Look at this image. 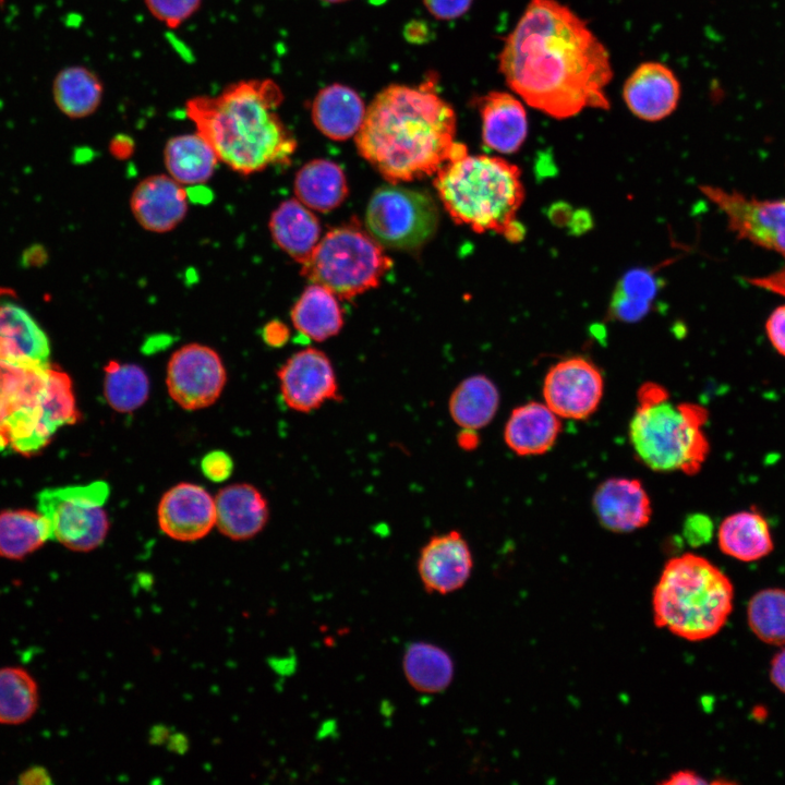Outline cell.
Wrapping results in <instances>:
<instances>
[{"label": "cell", "instance_id": "6da1fadb", "mask_svg": "<svg viewBox=\"0 0 785 785\" xmlns=\"http://www.w3.org/2000/svg\"><path fill=\"white\" fill-rule=\"evenodd\" d=\"M498 62L509 88L554 119L609 108V53L583 20L556 0H530Z\"/></svg>", "mask_w": 785, "mask_h": 785}, {"label": "cell", "instance_id": "7a4b0ae2", "mask_svg": "<svg viewBox=\"0 0 785 785\" xmlns=\"http://www.w3.org/2000/svg\"><path fill=\"white\" fill-rule=\"evenodd\" d=\"M456 114L436 90V78L418 86L392 84L379 92L355 134L359 154L397 183L436 173L467 154L455 141Z\"/></svg>", "mask_w": 785, "mask_h": 785}, {"label": "cell", "instance_id": "3957f363", "mask_svg": "<svg viewBox=\"0 0 785 785\" xmlns=\"http://www.w3.org/2000/svg\"><path fill=\"white\" fill-rule=\"evenodd\" d=\"M282 99L271 80L240 81L216 96L189 99L185 113L220 161L251 174L289 162L295 150V138L276 112Z\"/></svg>", "mask_w": 785, "mask_h": 785}, {"label": "cell", "instance_id": "277c9868", "mask_svg": "<svg viewBox=\"0 0 785 785\" xmlns=\"http://www.w3.org/2000/svg\"><path fill=\"white\" fill-rule=\"evenodd\" d=\"M78 420L70 376L52 364L0 360V452L40 451L57 430Z\"/></svg>", "mask_w": 785, "mask_h": 785}, {"label": "cell", "instance_id": "5b68a950", "mask_svg": "<svg viewBox=\"0 0 785 785\" xmlns=\"http://www.w3.org/2000/svg\"><path fill=\"white\" fill-rule=\"evenodd\" d=\"M434 185L450 217L475 232L494 231L512 242L523 237L517 213L524 198L519 168L499 157L464 155L447 161Z\"/></svg>", "mask_w": 785, "mask_h": 785}, {"label": "cell", "instance_id": "8992f818", "mask_svg": "<svg viewBox=\"0 0 785 785\" xmlns=\"http://www.w3.org/2000/svg\"><path fill=\"white\" fill-rule=\"evenodd\" d=\"M734 606L729 578L703 556L685 553L664 565L654 588V624L688 641L717 635Z\"/></svg>", "mask_w": 785, "mask_h": 785}, {"label": "cell", "instance_id": "52a82bcc", "mask_svg": "<svg viewBox=\"0 0 785 785\" xmlns=\"http://www.w3.org/2000/svg\"><path fill=\"white\" fill-rule=\"evenodd\" d=\"M629 423L630 444L648 468L659 472H698L709 454L702 430L708 411L696 403L675 402L656 383H644Z\"/></svg>", "mask_w": 785, "mask_h": 785}, {"label": "cell", "instance_id": "ba28073f", "mask_svg": "<svg viewBox=\"0 0 785 785\" xmlns=\"http://www.w3.org/2000/svg\"><path fill=\"white\" fill-rule=\"evenodd\" d=\"M391 259L382 245L357 226L328 231L302 265V274L335 295L351 299L378 286Z\"/></svg>", "mask_w": 785, "mask_h": 785}, {"label": "cell", "instance_id": "9c48e42d", "mask_svg": "<svg viewBox=\"0 0 785 785\" xmlns=\"http://www.w3.org/2000/svg\"><path fill=\"white\" fill-rule=\"evenodd\" d=\"M109 486L104 481L45 488L37 494V511L46 519L50 541L74 552H90L105 541L109 519L104 508Z\"/></svg>", "mask_w": 785, "mask_h": 785}, {"label": "cell", "instance_id": "30bf717a", "mask_svg": "<svg viewBox=\"0 0 785 785\" xmlns=\"http://www.w3.org/2000/svg\"><path fill=\"white\" fill-rule=\"evenodd\" d=\"M438 222V207L428 193L397 184L377 189L365 214L369 233L382 246L402 251L423 246Z\"/></svg>", "mask_w": 785, "mask_h": 785}, {"label": "cell", "instance_id": "8fae6325", "mask_svg": "<svg viewBox=\"0 0 785 785\" xmlns=\"http://www.w3.org/2000/svg\"><path fill=\"white\" fill-rule=\"evenodd\" d=\"M699 189L724 214L728 229L737 238L785 258V198H756L710 184Z\"/></svg>", "mask_w": 785, "mask_h": 785}, {"label": "cell", "instance_id": "7c38bea8", "mask_svg": "<svg viewBox=\"0 0 785 785\" xmlns=\"http://www.w3.org/2000/svg\"><path fill=\"white\" fill-rule=\"evenodd\" d=\"M226 381L221 358L204 345L189 343L179 348L167 365L168 392L185 410H198L215 403Z\"/></svg>", "mask_w": 785, "mask_h": 785}, {"label": "cell", "instance_id": "4fadbf2b", "mask_svg": "<svg viewBox=\"0 0 785 785\" xmlns=\"http://www.w3.org/2000/svg\"><path fill=\"white\" fill-rule=\"evenodd\" d=\"M277 377L282 400L293 411L310 413L341 400L335 367L329 357L316 348L293 353L278 369Z\"/></svg>", "mask_w": 785, "mask_h": 785}, {"label": "cell", "instance_id": "5bb4252c", "mask_svg": "<svg viewBox=\"0 0 785 785\" xmlns=\"http://www.w3.org/2000/svg\"><path fill=\"white\" fill-rule=\"evenodd\" d=\"M604 378L589 359L571 357L555 363L543 383L544 402L560 418L582 420L601 403Z\"/></svg>", "mask_w": 785, "mask_h": 785}, {"label": "cell", "instance_id": "9a60e30c", "mask_svg": "<svg viewBox=\"0 0 785 785\" xmlns=\"http://www.w3.org/2000/svg\"><path fill=\"white\" fill-rule=\"evenodd\" d=\"M469 543L458 530L432 535L421 547L416 570L430 594L447 595L462 589L473 570Z\"/></svg>", "mask_w": 785, "mask_h": 785}, {"label": "cell", "instance_id": "2e32d148", "mask_svg": "<svg viewBox=\"0 0 785 785\" xmlns=\"http://www.w3.org/2000/svg\"><path fill=\"white\" fill-rule=\"evenodd\" d=\"M157 517L159 528L169 538L197 541L216 526L215 498L201 485L179 483L162 495Z\"/></svg>", "mask_w": 785, "mask_h": 785}, {"label": "cell", "instance_id": "e0dca14e", "mask_svg": "<svg viewBox=\"0 0 785 785\" xmlns=\"http://www.w3.org/2000/svg\"><path fill=\"white\" fill-rule=\"evenodd\" d=\"M49 357L45 331L22 306L13 290L0 288V360L48 365Z\"/></svg>", "mask_w": 785, "mask_h": 785}, {"label": "cell", "instance_id": "ac0fdd59", "mask_svg": "<svg viewBox=\"0 0 785 785\" xmlns=\"http://www.w3.org/2000/svg\"><path fill=\"white\" fill-rule=\"evenodd\" d=\"M623 97L637 118L655 122L665 119L677 108L680 83L665 64L644 62L626 80Z\"/></svg>", "mask_w": 785, "mask_h": 785}, {"label": "cell", "instance_id": "d6986e66", "mask_svg": "<svg viewBox=\"0 0 785 785\" xmlns=\"http://www.w3.org/2000/svg\"><path fill=\"white\" fill-rule=\"evenodd\" d=\"M592 505L600 523L616 533L641 529L652 516L650 497L637 479L605 480L595 490Z\"/></svg>", "mask_w": 785, "mask_h": 785}, {"label": "cell", "instance_id": "ffe728a7", "mask_svg": "<svg viewBox=\"0 0 785 785\" xmlns=\"http://www.w3.org/2000/svg\"><path fill=\"white\" fill-rule=\"evenodd\" d=\"M131 210L143 228L153 232H167L185 217L186 192L171 177L150 176L133 190Z\"/></svg>", "mask_w": 785, "mask_h": 785}, {"label": "cell", "instance_id": "44dd1931", "mask_svg": "<svg viewBox=\"0 0 785 785\" xmlns=\"http://www.w3.org/2000/svg\"><path fill=\"white\" fill-rule=\"evenodd\" d=\"M216 526L233 541L249 540L258 534L269 518L266 498L253 485L231 484L215 497Z\"/></svg>", "mask_w": 785, "mask_h": 785}, {"label": "cell", "instance_id": "7402d4cb", "mask_svg": "<svg viewBox=\"0 0 785 785\" xmlns=\"http://www.w3.org/2000/svg\"><path fill=\"white\" fill-rule=\"evenodd\" d=\"M484 144L498 153L520 149L528 135V117L522 102L506 92H490L478 100Z\"/></svg>", "mask_w": 785, "mask_h": 785}, {"label": "cell", "instance_id": "603a6c76", "mask_svg": "<svg viewBox=\"0 0 785 785\" xmlns=\"http://www.w3.org/2000/svg\"><path fill=\"white\" fill-rule=\"evenodd\" d=\"M560 431V418L545 402L530 401L511 411L504 440L518 456L542 455L554 446Z\"/></svg>", "mask_w": 785, "mask_h": 785}, {"label": "cell", "instance_id": "cb8c5ba5", "mask_svg": "<svg viewBox=\"0 0 785 785\" xmlns=\"http://www.w3.org/2000/svg\"><path fill=\"white\" fill-rule=\"evenodd\" d=\"M366 109L360 95L352 88L331 84L322 88L312 104L315 126L327 137L345 141L360 130Z\"/></svg>", "mask_w": 785, "mask_h": 785}, {"label": "cell", "instance_id": "d4e9b609", "mask_svg": "<svg viewBox=\"0 0 785 785\" xmlns=\"http://www.w3.org/2000/svg\"><path fill=\"white\" fill-rule=\"evenodd\" d=\"M269 229L276 244L302 265L319 242V222L299 200L282 202L270 216Z\"/></svg>", "mask_w": 785, "mask_h": 785}, {"label": "cell", "instance_id": "484cf974", "mask_svg": "<svg viewBox=\"0 0 785 785\" xmlns=\"http://www.w3.org/2000/svg\"><path fill=\"white\" fill-rule=\"evenodd\" d=\"M717 543L725 555L740 561H756L773 551L770 526L752 510L727 516L718 527Z\"/></svg>", "mask_w": 785, "mask_h": 785}, {"label": "cell", "instance_id": "4316f807", "mask_svg": "<svg viewBox=\"0 0 785 785\" xmlns=\"http://www.w3.org/2000/svg\"><path fill=\"white\" fill-rule=\"evenodd\" d=\"M500 395L495 383L483 374L467 376L452 389L448 412L460 428L479 431L495 418Z\"/></svg>", "mask_w": 785, "mask_h": 785}, {"label": "cell", "instance_id": "83f0119b", "mask_svg": "<svg viewBox=\"0 0 785 785\" xmlns=\"http://www.w3.org/2000/svg\"><path fill=\"white\" fill-rule=\"evenodd\" d=\"M402 672L415 691L425 695L444 692L455 677L451 655L442 647L425 641L410 643L402 655Z\"/></svg>", "mask_w": 785, "mask_h": 785}, {"label": "cell", "instance_id": "f1b7e54d", "mask_svg": "<svg viewBox=\"0 0 785 785\" xmlns=\"http://www.w3.org/2000/svg\"><path fill=\"white\" fill-rule=\"evenodd\" d=\"M294 192L306 207L327 213L337 208L348 195L342 169L334 161L314 159L297 173Z\"/></svg>", "mask_w": 785, "mask_h": 785}, {"label": "cell", "instance_id": "f546056e", "mask_svg": "<svg viewBox=\"0 0 785 785\" xmlns=\"http://www.w3.org/2000/svg\"><path fill=\"white\" fill-rule=\"evenodd\" d=\"M293 326L314 341H325L342 328L343 317L335 294L313 283L307 287L291 311Z\"/></svg>", "mask_w": 785, "mask_h": 785}, {"label": "cell", "instance_id": "4dcf8cb0", "mask_svg": "<svg viewBox=\"0 0 785 785\" xmlns=\"http://www.w3.org/2000/svg\"><path fill=\"white\" fill-rule=\"evenodd\" d=\"M104 86L98 75L83 65L60 70L52 82V98L58 109L73 119L94 113L100 106Z\"/></svg>", "mask_w": 785, "mask_h": 785}, {"label": "cell", "instance_id": "1f68e13d", "mask_svg": "<svg viewBox=\"0 0 785 785\" xmlns=\"http://www.w3.org/2000/svg\"><path fill=\"white\" fill-rule=\"evenodd\" d=\"M218 157L209 143L197 132L170 138L165 147V164L181 184H201L213 174Z\"/></svg>", "mask_w": 785, "mask_h": 785}, {"label": "cell", "instance_id": "d6a6232c", "mask_svg": "<svg viewBox=\"0 0 785 785\" xmlns=\"http://www.w3.org/2000/svg\"><path fill=\"white\" fill-rule=\"evenodd\" d=\"M50 541L46 519L28 509H8L0 512V557L21 560Z\"/></svg>", "mask_w": 785, "mask_h": 785}, {"label": "cell", "instance_id": "836d02e7", "mask_svg": "<svg viewBox=\"0 0 785 785\" xmlns=\"http://www.w3.org/2000/svg\"><path fill=\"white\" fill-rule=\"evenodd\" d=\"M40 692L35 677L24 667H0V724L16 726L28 722L39 708Z\"/></svg>", "mask_w": 785, "mask_h": 785}, {"label": "cell", "instance_id": "e575fe53", "mask_svg": "<svg viewBox=\"0 0 785 785\" xmlns=\"http://www.w3.org/2000/svg\"><path fill=\"white\" fill-rule=\"evenodd\" d=\"M104 372V395L113 410L129 413L148 399L149 379L141 366L110 360Z\"/></svg>", "mask_w": 785, "mask_h": 785}, {"label": "cell", "instance_id": "d590c367", "mask_svg": "<svg viewBox=\"0 0 785 785\" xmlns=\"http://www.w3.org/2000/svg\"><path fill=\"white\" fill-rule=\"evenodd\" d=\"M750 630L761 641L772 645L785 644V590L764 589L757 592L747 606Z\"/></svg>", "mask_w": 785, "mask_h": 785}, {"label": "cell", "instance_id": "8d00e7d4", "mask_svg": "<svg viewBox=\"0 0 785 785\" xmlns=\"http://www.w3.org/2000/svg\"><path fill=\"white\" fill-rule=\"evenodd\" d=\"M654 291L655 285L649 274L640 270L627 274L614 294L611 314L624 322L640 319L648 312Z\"/></svg>", "mask_w": 785, "mask_h": 785}, {"label": "cell", "instance_id": "74e56055", "mask_svg": "<svg viewBox=\"0 0 785 785\" xmlns=\"http://www.w3.org/2000/svg\"><path fill=\"white\" fill-rule=\"evenodd\" d=\"M202 0H145L150 14L176 28L190 19L200 8Z\"/></svg>", "mask_w": 785, "mask_h": 785}, {"label": "cell", "instance_id": "f35d334b", "mask_svg": "<svg viewBox=\"0 0 785 785\" xmlns=\"http://www.w3.org/2000/svg\"><path fill=\"white\" fill-rule=\"evenodd\" d=\"M204 475L213 482L227 480L233 470L231 457L221 450L210 451L204 456L201 462Z\"/></svg>", "mask_w": 785, "mask_h": 785}, {"label": "cell", "instance_id": "ab89813d", "mask_svg": "<svg viewBox=\"0 0 785 785\" xmlns=\"http://www.w3.org/2000/svg\"><path fill=\"white\" fill-rule=\"evenodd\" d=\"M713 533L712 521L704 515L689 516L684 526V534L689 544L699 546L708 542Z\"/></svg>", "mask_w": 785, "mask_h": 785}, {"label": "cell", "instance_id": "60d3db41", "mask_svg": "<svg viewBox=\"0 0 785 785\" xmlns=\"http://www.w3.org/2000/svg\"><path fill=\"white\" fill-rule=\"evenodd\" d=\"M765 331L773 348L785 357V304L777 306L769 315Z\"/></svg>", "mask_w": 785, "mask_h": 785}, {"label": "cell", "instance_id": "b9f144b4", "mask_svg": "<svg viewBox=\"0 0 785 785\" xmlns=\"http://www.w3.org/2000/svg\"><path fill=\"white\" fill-rule=\"evenodd\" d=\"M472 0H423L427 11L435 17L452 20L463 15Z\"/></svg>", "mask_w": 785, "mask_h": 785}, {"label": "cell", "instance_id": "7bdbcfd3", "mask_svg": "<svg viewBox=\"0 0 785 785\" xmlns=\"http://www.w3.org/2000/svg\"><path fill=\"white\" fill-rule=\"evenodd\" d=\"M263 339L270 347H281L289 339V329L281 322H269L263 329Z\"/></svg>", "mask_w": 785, "mask_h": 785}, {"label": "cell", "instance_id": "ee69618b", "mask_svg": "<svg viewBox=\"0 0 785 785\" xmlns=\"http://www.w3.org/2000/svg\"><path fill=\"white\" fill-rule=\"evenodd\" d=\"M770 679L780 691L785 693V647L771 661Z\"/></svg>", "mask_w": 785, "mask_h": 785}, {"label": "cell", "instance_id": "f6af8a7d", "mask_svg": "<svg viewBox=\"0 0 785 785\" xmlns=\"http://www.w3.org/2000/svg\"><path fill=\"white\" fill-rule=\"evenodd\" d=\"M751 282L756 283L759 287L785 295V267L770 276L752 279Z\"/></svg>", "mask_w": 785, "mask_h": 785}, {"label": "cell", "instance_id": "bcb514c9", "mask_svg": "<svg viewBox=\"0 0 785 785\" xmlns=\"http://www.w3.org/2000/svg\"><path fill=\"white\" fill-rule=\"evenodd\" d=\"M20 784H50L51 776L44 766H32L20 774Z\"/></svg>", "mask_w": 785, "mask_h": 785}, {"label": "cell", "instance_id": "7dc6e473", "mask_svg": "<svg viewBox=\"0 0 785 785\" xmlns=\"http://www.w3.org/2000/svg\"><path fill=\"white\" fill-rule=\"evenodd\" d=\"M457 445L464 451L474 450L480 444L478 431L460 428L456 437Z\"/></svg>", "mask_w": 785, "mask_h": 785}, {"label": "cell", "instance_id": "c3c4849f", "mask_svg": "<svg viewBox=\"0 0 785 785\" xmlns=\"http://www.w3.org/2000/svg\"><path fill=\"white\" fill-rule=\"evenodd\" d=\"M706 781L700 775L691 771H678L672 774L667 780L663 781L662 784L671 785H683V784H705Z\"/></svg>", "mask_w": 785, "mask_h": 785}, {"label": "cell", "instance_id": "681fc988", "mask_svg": "<svg viewBox=\"0 0 785 785\" xmlns=\"http://www.w3.org/2000/svg\"><path fill=\"white\" fill-rule=\"evenodd\" d=\"M324 1H326V2H331V3H336V2L347 1V0H324Z\"/></svg>", "mask_w": 785, "mask_h": 785}, {"label": "cell", "instance_id": "f907efd6", "mask_svg": "<svg viewBox=\"0 0 785 785\" xmlns=\"http://www.w3.org/2000/svg\"><path fill=\"white\" fill-rule=\"evenodd\" d=\"M5 0H0V4H2Z\"/></svg>", "mask_w": 785, "mask_h": 785}]
</instances>
